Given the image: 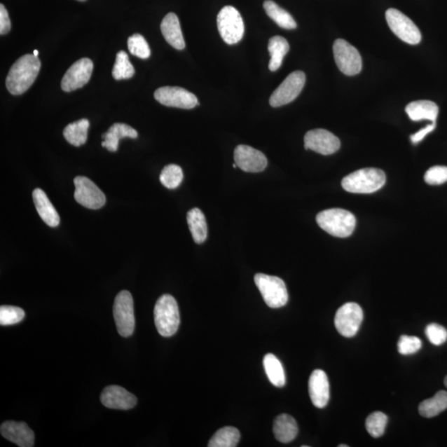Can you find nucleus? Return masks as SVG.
<instances>
[{"mask_svg": "<svg viewBox=\"0 0 447 447\" xmlns=\"http://www.w3.org/2000/svg\"><path fill=\"white\" fill-rule=\"evenodd\" d=\"M100 401L104 407L118 410H129L137 404L136 397L118 385L106 387L100 395Z\"/></svg>", "mask_w": 447, "mask_h": 447, "instance_id": "nucleus-17", "label": "nucleus"}, {"mask_svg": "<svg viewBox=\"0 0 447 447\" xmlns=\"http://www.w3.org/2000/svg\"><path fill=\"white\" fill-rule=\"evenodd\" d=\"M25 312L20 308L13 305H1L0 307V325L12 326L24 320Z\"/></svg>", "mask_w": 447, "mask_h": 447, "instance_id": "nucleus-35", "label": "nucleus"}, {"mask_svg": "<svg viewBox=\"0 0 447 447\" xmlns=\"http://www.w3.org/2000/svg\"><path fill=\"white\" fill-rule=\"evenodd\" d=\"M41 68V62L33 54H27L18 58L13 64L6 78V88L13 95L26 92L34 83Z\"/></svg>", "mask_w": 447, "mask_h": 447, "instance_id": "nucleus-1", "label": "nucleus"}, {"mask_svg": "<svg viewBox=\"0 0 447 447\" xmlns=\"http://www.w3.org/2000/svg\"><path fill=\"white\" fill-rule=\"evenodd\" d=\"M435 129H436V123H432V125H427L426 128H424V129H422L420 131H418V133L411 135V137H410V139H411L413 144H418L419 142H421V141L424 138H425V137L428 134H430L431 132H432Z\"/></svg>", "mask_w": 447, "mask_h": 447, "instance_id": "nucleus-41", "label": "nucleus"}, {"mask_svg": "<svg viewBox=\"0 0 447 447\" xmlns=\"http://www.w3.org/2000/svg\"><path fill=\"white\" fill-rule=\"evenodd\" d=\"M318 226L331 235L346 238L352 235L357 226V219L346 209L334 208L326 209L317 216Z\"/></svg>", "mask_w": 447, "mask_h": 447, "instance_id": "nucleus-3", "label": "nucleus"}, {"mask_svg": "<svg viewBox=\"0 0 447 447\" xmlns=\"http://www.w3.org/2000/svg\"><path fill=\"white\" fill-rule=\"evenodd\" d=\"M11 29V22L8 13L4 4H0V34H7Z\"/></svg>", "mask_w": 447, "mask_h": 447, "instance_id": "nucleus-40", "label": "nucleus"}, {"mask_svg": "<svg viewBox=\"0 0 447 447\" xmlns=\"http://www.w3.org/2000/svg\"><path fill=\"white\" fill-rule=\"evenodd\" d=\"M93 62L89 58H81L72 64L62 80V89L66 92L83 88L88 83L93 71Z\"/></svg>", "mask_w": 447, "mask_h": 447, "instance_id": "nucleus-14", "label": "nucleus"}, {"mask_svg": "<svg viewBox=\"0 0 447 447\" xmlns=\"http://www.w3.org/2000/svg\"><path fill=\"white\" fill-rule=\"evenodd\" d=\"M78 1H80V2H84V1H86V0H78Z\"/></svg>", "mask_w": 447, "mask_h": 447, "instance_id": "nucleus-46", "label": "nucleus"}, {"mask_svg": "<svg viewBox=\"0 0 447 447\" xmlns=\"http://www.w3.org/2000/svg\"><path fill=\"white\" fill-rule=\"evenodd\" d=\"M137 137H138V132L133 128L126 124L116 123L109 128L106 133L102 135L104 142L102 145V147L106 148L109 152H116L118 142L121 139H137Z\"/></svg>", "mask_w": 447, "mask_h": 447, "instance_id": "nucleus-22", "label": "nucleus"}, {"mask_svg": "<svg viewBox=\"0 0 447 447\" xmlns=\"http://www.w3.org/2000/svg\"><path fill=\"white\" fill-rule=\"evenodd\" d=\"M74 184V198L81 206L91 209H98L104 206L106 202V195L88 177H76Z\"/></svg>", "mask_w": 447, "mask_h": 447, "instance_id": "nucleus-12", "label": "nucleus"}, {"mask_svg": "<svg viewBox=\"0 0 447 447\" xmlns=\"http://www.w3.org/2000/svg\"><path fill=\"white\" fill-rule=\"evenodd\" d=\"M268 49L271 55L268 64L269 70L276 71L280 69L286 54L289 52V43L282 36H275L269 39Z\"/></svg>", "mask_w": 447, "mask_h": 447, "instance_id": "nucleus-25", "label": "nucleus"}, {"mask_svg": "<svg viewBox=\"0 0 447 447\" xmlns=\"http://www.w3.org/2000/svg\"><path fill=\"white\" fill-rule=\"evenodd\" d=\"M217 27L221 39L227 44L234 45L240 42L245 34L243 18L233 6L224 7L217 16Z\"/></svg>", "mask_w": 447, "mask_h": 447, "instance_id": "nucleus-6", "label": "nucleus"}, {"mask_svg": "<svg viewBox=\"0 0 447 447\" xmlns=\"http://www.w3.org/2000/svg\"><path fill=\"white\" fill-rule=\"evenodd\" d=\"M90 122L88 118H82L78 121L68 125L63 131L64 138L68 143L76 147L85 144L88 140Z\"/></svg>", "mask_w": 447, "mask_h": 447, "instance_id": "nucleus-27", "label": "nucleus"}, {"mask_svg": "<svg viewBox=\"0 0 447 447\" xmlns=\"http://www.w3.org/2000/svg\"><path fill=\"white\" fill-rule=\"evenodd\" d=\"M128 48L132 55L139 58L148 59L151 55L147 41L138 34L130 36L128 39Z\"/></svg>", "mask_w": 447, "mask_h": 447, "instance_id": "nucleus-36", "label": "nucleus"}, {"mask_svg": "<svg viewBox=\"0 0 447 447\" xmlns=\"http://www.w3.org/2000/svg\"><path fill=\"white\" fill-rule=\"evenodd\" d=\"M387 423L386 414L382 412L373 413L366 419V430L373 439H378L384 435Z\"/></svg>", "mask_w": 447, "mask_h": 447, "instance_id": "nucleus-34", "label": "nucleus"}, {"mask_svg": "<svg viewBox=\"0 0 447 447\" xmlns=\"http://www.w3.org/2000/svg\"><path fill=\"white\" fill-rule=\"evenodd\" d=\"M135 73V67L130 63L128 54L124 51L118 52L112 71L114 78L117 81L130 79Z\"/></svg>", "mask_w": 447, "mask_h": 447, "instance_id": "nucleus-32", "label": "nucleus"}, {"mask_svg": "<svg viewBox=\"0 0 447 447\" xmlns=\"http://www.w3.org/2000/svg\"><path fill=\"white\" fill-rule=\"evenodd\" d=\"M339 447H348L349 446L348 445H339Z\"/></svg>", "mask_w": 447, "mask_h": 447, "instance_id": "nucleus-44", "label": "nucleus"}, {"mask_svg": "<svg viewBox=\"0 0 447 447\" xmlns=\"http://www.w3.org/2000/svg\"><path fill=\"white\" fill-rule=\"evenodd\" d=\"M33 199L39 215L50 227H57L60 224L57 209L42 189L36 188L33 193Z\"/></svg>", "mask_w": 447, "mask_h": 447, "instance_id": "nucleus-21", "label": "nucleus"}, {"mask_svg": "<svg viewBox=\"0 0 447 447\" xmlns=\"http://www.w3.org/2000/svg\"><path fill=\"white\" fill-rule=\"evenodd\" d=\"M263 367L269 381L273 385L278 387L286 384V376L284 367L275 355L268 354L263 358Z\"/></svg>", "mask_w": 447, "mask_h": 447, "instance_id": "nucleus-29", "label": "nucleus"}, {"mask_svg": "<svg viewBox=\"0 0 447 447\" xmlns=\"http://www.w3.org/2000/svg\"><path fill=\"white\" fill-rule=\"evenodd\" d=\"M364 319V312L359 305L345 303L336 313L335 326L341 336L353 337L357 334Z\"/></svg>", "mask_w": 447, "mask_h": 447, "instance_id": "nucleus-11", "label": "nucleus"}, {"mask_svg": "<svg viewBox=\"0 0 447 447\" xmlns=\"http://www.w3.org/2000/svg\"><path fill=\"white\" fill-rule=\"evenodd\" d=\"M234 159L237 167L246 172H263L268 165L266 155L247 145L237 146Z\"/></svg>", "mask_w": 447, "mask_h": 447, "instance_id": "nucleus-16", "label": "nucleus"}, {"mask_svg": "<svg viewBox=\"0 0 447 447\" xmlns=\"http://www.w3.org/2000/svg\"><path fill=\"white\" fill-rule=\"evenodd\" d=\"M422 346V341L416 336L404 335L400 337L398 342L399 352L404 355L417 353Z\"/></svg>", "mask_w": 447, "mask_h": 447, "instance_id": "nucleus-37", "label": "nucleus"}, {"mask_svg": "<svg viewBox=\"0 0 447 447\" xmlns=\"http://www.w3.org/2000/svg\"><path fill=\"white\" fill-rule=\"evenodd\" d=\"M424 180L429 185H441L447 181V167L435 166L428 170Z\"/></svg>", "mask_w": 447, "mask_h": 447, "instance_id": "nucleus-39", "label": "nucleus"}, {"mask_svg": "<svg viewBox=\"0 0 447 447\" xmlns=\"http://www.w3.org/2000/svg\"><path fill=\"white\" fill-rule=\"evenodd\" d=\"M113 313L118 334L123 337L133 334L135 328L134 300L130 291H121L116 296Z\"/></svg>", "mask_w": 447, "mask_h": 447, "instance_id": "nucleus-7", "label": "nucleus"}, {"mask_svg": "<svg viewBox=\"0 0 447 447\" xmlns=\"http://www.w3.org/2000/svg\"><path fill=\"white\" fill-rule=\"evenodd\" d=\"M425 334L427 339L434 345L444 344L447 340V330L439 324L432 323L426 327Z\"/></svg>", "mask_w": 447, "mask_h": 447, "instance_id": "nucleus-38", "label": "nucleus"}, {"mask_svg": "<svg viewBox=\"0 0 447 447\" xmlns=\"http://www.w3.org/2000/svg\"><path fill=\"white\" fill-rule=\"evenodd\" d=\"M154 98L163 106L190 109L199 106L197 97L177 86H164L154 92Z\"/></svg>", "mask_w": 447, "mask_h": 447, "instance_id": "nucleus-13", "label": "nucleus"}, {"mask_svg": "<svg viewBox=\"0 0 447 447\" xmlns=\"http://www.w3.org/2000/svg\"><path fill=\"white\" fill-rule=\"evenodd\" d=\"M240 440V433L233 427L219 429L209 440V447H235Z\"/></svg>", "mask_w": 447, "mask_h": 447, "instance_id": "nucleus-31", "label": "nucleus"}, {"mask_svg": "<svg viewBox=\"0 0 447 447\" xmlns=\"http://www.w3.org/2000/svg\"><path fill=\"white\" fill-rule=\"evenodd\" d=\"M405 111L413 121L427 120L436 123L439 109L430 100H418V102L409 103Z\"/></svg>", "mask_w": 447, "mask_h": 447, "instance_id": "nucleus-24", "label": "nucleus"}, {"mask_svg": "<svg viewBox=\"0 0 447 447\" xmlns=\"http://www.w3.org/2000/svg\"><path fill=\"white\" fill-rule=\"evenodd\" d=\"M305 149L322 155H331L336 153L341 148V141L331 132L317 129L308 132L304 137Z\"/></svg>", "mask_w": 447, "mask_h": 447, "instance_id": "nucleus-15", "label": "nucleus"}, {"mask_svg": "<svg viewBox=\"0 0 447 447\" xmlns=\"http://www.w3.org/2000/svg\"><path fill=\"white\" fill-rule=\"evenodd\" d=\"M385 173L378 168H363L350 173L341 181L342 188L350 193H376L385 186Z\"/></svg>", "mask_w": 447, "mask_h": 447, "instance_id": "nucleus-2", "label": "nucleus"}, {"mask_svg": "<svg viewBox=\"0 0 447 447\" xmlns=\"http://www.w3.org/2000/svg\"><path fill=\"white\" fill-rule=\"evenodd\" d=\"M233 167L234 168L237 167L236 163L233 164Z\"/></svg>", "mask_w": 447, "mask_h": 447, "instance_id": "nucleus-45", "label": "nucleus"}, {"mask_svg": "<svg viewBox=\"0 0 447 447\" xmlns=\"http://www.w3.org/2000/svg\"><path fill=\"white\" fill-rule=\"evenodd\" d=\"M191 235L195 243L202 244L207 238V224L206 217L198 208L191 209L186 216Z\"/></svg>", "mask_w": 447, "mask_h": 447, "instance_id": "nucleus-26", "label": "nucleus"}, {"mask_svg": "<svg viewBox=\"0 0 447 447\" xmlns=\"http://www.w3.org/2000/svg\"><path fill=\"white\" fill-rule=\"evenodd\" d=\"M308 387L315 407L325 408L330 399V384L326 373L322 369L314 371L310 376Z\"/></svg>", "mask_w": 447, "mask_h": 447, "instance_id": "nucleus-19", "label": "nucleus"}, {"mask_svg": "<svg viewBox=\"0 0 447 447\" xmlns=\"http://www.w3.org/2000/svg\"><path fill=\"white\" fill-rule=\"evenodd\" d=\"M34 56H36V57H38V56H39V51H38V50H34Z\"/></svg>", "mask_w": 447, "mask_h": 447, "instance_id": "nucleus-42", "label": "nucleus"}, {"mask_svg": "<svg viewBox=\"0 0 447 447\" xmlns=\"http://www.w3.org/2000/svg\"><path fill=\"white\" fill-rule=\"evenodd\" d=\"M264 11L268 16L276 24L284 29H294L296 27V22L289 12L285 9L278 6L272 0H266L263 4Z\"/></svg>", "mask_w": 447, "mask_h": 447, "instance_id": "nucleus-30", "label": "nucleus"}, {"mask_svg": "<svg viewBox=\"0 0 447 447\" xmlns=\"http://www.w3.org/2000/svg\"><path fill=\"white\" fill-rule=\"evenodd\" d=\"M444 383H445L446 387H447V376L445 378Z\"/></svg>", "mask_w": 447, "mask_h": 447, "instance_id": "nucleus-43", "label": "nucleus"}, {"mask_svg": "<svg viewBox=\"0 0 447 447\" xmlns=\"http://www.w3.org/2000/svg\"><path fill=\"white\" fill-rule=\"evenodd\" d=\"M0 432L4 439L18 446L32 447L34 445V432L24 422H4L0 427Z\"/></svg>", "mask_w": 447, "mask_h": 447, "instance_id": "nucleus-18", "label": "nucleus"}, {"mask_svg": "<svg viewBox=\"0 0 447 447\" xmlns=\"http://www.w3.org/2000/svg\"><path fill=\"white\" fill-rule=\"evenodd\" d=\"M337 67L345 75L352 76L362 70V58L357 48L344 39H337L333 45Z\"/></svg>", "mask_w": 447, "mask_h": 447, "instance_id": "nucleus-9", "label": "nucleus"}, {"mask_svg": "<svg viewBox=\"0 0 447 447\" xmlns=\"http://www.w3.org/2000/svg\"><path fill=\"white\" fill-rule=\"evenodd\" d=\"M184 181V172L181 167L176 164H170L163 168L160 174L161 184L168 189L179 188Z\"/></svg>", "mask_w": 447, "mask_h": 447, "instance_id": "nucleus-33", "label": "nucleus"}, {"mask_svg": "<svg viewBox=\"0 0 447 447\" xmlns=\"http://www.w3.org/2000/svg\"><path fill=\"white\" fill-rule=\"evenodd\" d=\"M298 427L295 419L289 414H281L273 422V434L282 443H289L298 436Z\"/></svg>", "mask_w": 447, "mask_h": 447, "instance_id": "nucleus-23", "label": "nucleus"}, {"mask_svg": "<svg viewBox=\"0 0 447 447\" xmlns=\"http://www.w3.org/2000/svg\"><path fill=\"white\" fill-rule=\"evenodd\" d=\"M161 31L164 39L172 48L177 50L185 48L186 44L180 22L175 13H170L164 17L161 24Z\"/></svg>", "mask_w": 447, "mask_h": 447, "instance_id": "nucleus-20", "label": "nucleus"}, {"mask_svg": "<svg viewBox=\"0 0 447 447\" xmlns=\"http://www.w3.org/2000/svg\"><path fill=\"white\" fill-rule=\"evenodd\" d=\"M387 25L393 33L404 42L416 45L421 42L420 30L410 18L395 8L387 9L385 13Z\"/></svg>", "mask_w": 447, "mask_h": 447, "instance_id": "nucleus-8", "label": "nucleus"}, {"mask_svg": "<svg viewBox=\"0 0 447 447\" xmlns=\"http://www.w3.org/2000/svg\"><path fill=\"white\" fill-rule=\"evenodd\" d=\"M254 282L269 308H280L289 302L287 287L281 278L257 273Z\"/></svg>", "mask_w": 447, "mask_h": 447, "instance_id": "nucleus-5", "label": "nucleus"}, {"mask_svg": "<svg viewBox=\"0 0 447 447\" xmlns=\"http://www.w3.org/2000/svg\"><path fill=\"white\" fill-rule=\"evenodd\" d=\"M154 322L162 336L170 337L176 334L180 325L179 305L172 296H160L154 308Z\"/></svg>", "mask_w": 447, "mask_h": 447, "instance_id": "nucleus-4", "label": "nucleus"}, {"mask_svg": "<svg viewBox=\"0 0 447 447\" xmlns=\"http://www.w3.org/2000/svg\"><path fill=\"white\" fill-rule=\"evenodd\" d=\"M305 73L301 71L291 72L281 85L273 91L269 104L272 107H280L289 104L298 97L304 88Z\"/></svg>", "mask_w": 447, "mask_h": 447, "instance_id": "nucleus-10", "label": "nucleus"}, {"mask_svg": "<svg viewBox=\"0 0 447 447\" xmlns=\"http://www.w3.org/2000/svg\"><path fill=\"white\" fill-rule=\"evenodd\" d=\"M447 409V392L441 390L434 397L424 400L419 405L418 411L423 418H431L437 416Z\"/></svg>", "mask_w": 447, "mask_h": 447, "instance_id": "nucleus-28", "label": "nucleus"}]
</instances>
